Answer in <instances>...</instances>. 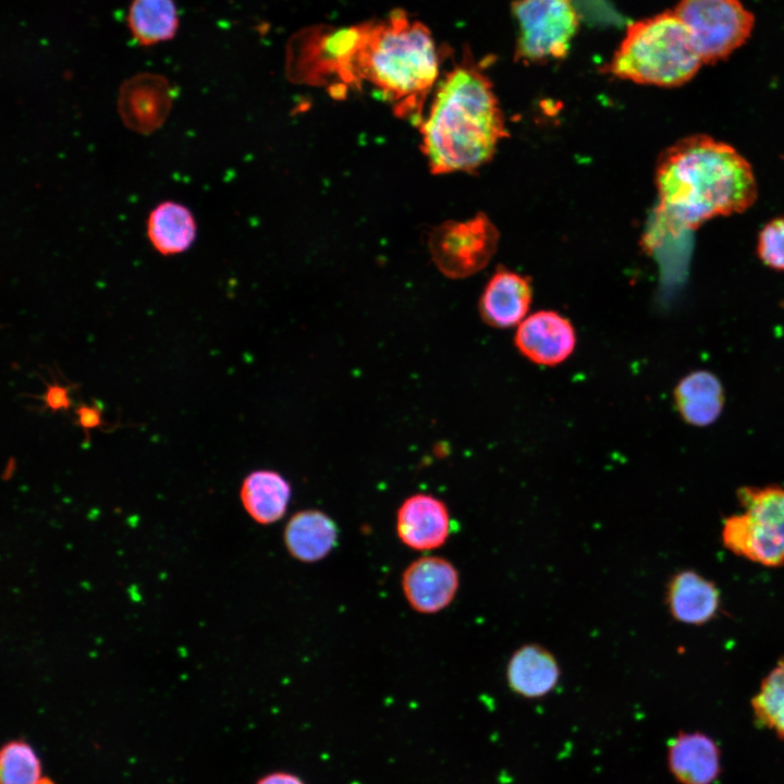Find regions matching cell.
<instances>
[{
  "label": "cell",
  "mask_w": 784,
  "mask_h": 784,
  "mask_svg": "<svg viewBox=\"0 0 784 784\" xmlns=\"http://www.w3.org/2000/svg\"><path fill=\"white\" fill-rule=\"evenodd\" d=\"M658 216L673 229L694 230L740 213L757 199L750 163L731 145L695 134L666 148L656 167Z\"/></svg>",
  "instance_id": "cell-1"
},
{
  "label": "cell",
  "mask_w": 784,
  "mask_h": 784,
  "mask_svg": "<svg viewBox=\"0 0 784 784\" xmlns=\"http://www.w3.org/2000/svg\"><path fill=\"white\" fill-rule=\"evenodd\" d=\"M421 134L436 174L471 171L490 161L506 128L488 76L469 62L450 71L437 88Z\"/></svg>",
  "instance_id": "cell-2"
},
{
  "label": "cell",
  "mask_w": 784,
  "mask_h": 784,
  "mask_svg": "<svg viewBox=\"0 0 784 784\" xmlns=\"http://www.w3.org/2000/svg\"><path fill=\"white\" fill-rule=\"evenodd\" d=\"M356 71L359 83L369 82L397 113L419 122L425 98L439 75L432 34L403 10L364 23Z\"/></svg>",
  "instance_id": "cell-3"
},
{
  "label": "cell",
  "mask_w": 784,
  "mask_h": 784,
  "mask_svg": "<svg viewBox=\"0 0 784 784\" xmlns=\"http://www.w3.org/2000/svg\"><path fill=\"white\" fill-rule=\"evenodd\" d=\"M703 64L689 30L674 11L628 25L605 71L638 84L676 87Z\"/></svg>",
  "instance_id": "cell-4"
},
{
  "label": "cell",
  "mask_w": 784,
  "mask_h": 784,
  "mask_svg": "<svg viewBox=\"0 0 784 784\" xmlns=\"http://www.w3.org/2000/svg\"><path fill=\"white\" fill-rule=\"evenodd\" d=\"M737 498L743 512L724 520V547L763 566L784 565V488L743 487Z\"/></svg>",
  "instance_id": "cell-5"
},
{
  "label": "cell",
  "mask_w": 784,
  "mask_h": 784,
  "mask_svg": "<svg viewBox=\"0 0 784 784\" xmlns=\"http://www.w3.org/2000/svg\"><path fill=\"white\" fill-rule=\"evenodd\" d=\"M363 24L350 27L319 26L298 34L290 44L287 69L296 82L346 90L359 84L356 60Z\"/></svg>",
  "instance_id": "cell-6"
},
{
  "label": "cell",
  "mask_w": 784,
  "mask_h": 784,
  "mask_svg": "<svg viewBox=\"0 0 784 784\" xmlns=\"http://www.w3.org/2000/svg\"><path fill=\"white\" fill-rule=\"evenodd\" d=\"M518 23L515 59L542 63L564 59L579 27L573 0H515Z\"/></svg>",
  "instance_id": "cell-7"
},
{
  "label": "cell",
  "mask_w": 784,
  "mask_h": 784,
  "mask_svg": "<svg viewBox=\"0 0 784 784\" xmlns=\"http://www.w3.org/2000/svg\"><path fill=\"white\" fill-rule=\"evenodd\" d=\"M673 11L689 30L703 64L727 59L755 25L754 14L740 0H679Z\"/></svg>",
  "instance_id": "cell-8"
},
{
  "label": "cell",
  "mask_w": 784,
  "mask_h": 784,
  "mask_svg": "<svg viewBox=\"0 0 784 784\" xmlns=\"http://www.w3.org/2000/svg\"><path fill=\"white\" fill-rule=\"evenodd\" d=\"M499 241L495 225L483 213L464 222H448L430 241L434 262L448 277L462 279L482 270L494 255Z\"/></svg>",
  "instance_id": "cell-9"
},
{
  "label": "cell",
  "mask_w": 784,
  "mask_h": 784,
  "mask_svg": "<svg viewBox=\"0 0 784 784\" xmlns=\"http://www.w3.org/2000/svg\"><path fill=\"white\" fill-rule=\"evenodd\" d=\"M402 590L409 607L422 614H434L448 608L460 587V573L448 559L424 555L403 571Z\"/></svg>",
  "instance_id": "cell-10"
},
{
  "label": "cell",
  "mask_w": 784,
  "mask_h": 784,
  "mask_svg": "<svg viewBox=\"0 0 784 784\" xmlns=\"http://www.w3.org/2000/svg\"><path fill=\"white\" fill-rule=\"evenodd\" d=\"M173 96V88L166 77L155 73H138L120 87L118 112L127 128L139 134H150L164 123Z\"/></svg>",
  "instance_id": "cell-11"
},
{
  "label": "cell",
  "mask_w": 784,
  "mask_h": 784,
  "mask_svg": "<svg viewBox=\"0 0 784 784\" xmlns=\"http://www.w3.org/2000/svg\"><path fill=\"white\" fill-rule=\"evenodd\" d=\"M518 352L541 366H555L574 352L576 332L572 322L553 310H540L526 317L514 336Z\"/></svg>",
  "instance_id": "cell-12"
},
{
  "label": "cell",
  "mask_w": 784,
  "mask_h": 784,
  "mask_svg": "<svg viewBox=\"0 0 784 784\" xmlns=\"http://www.w3.org/2000/svg\"><path fill=\"white\" fill-rule=\"evenodd\" d=\"M395 530L401 542L407 548L431 551L448 541L452 531V519L441 499L429 493H415L399 506Z\"/></svg>",
  "instance_id": "cell-13"
},
{
  "label": "cell",
  "mask_w": 784,
  "mask_h": 784,
  "mask_svg": "<svg viewBox=\"0 0 784 784\" xmlns=\"http://www.w3.org/2000/svg\"><path fill=\"white\" fill-rule=\"evenodd\" d=\"M531 301L530 280L518 272L501 268L492 274L481 293L479 314L488 326L511 328L525 319Z\"/></svg>",
  "instance_id": "cell-14"
},
{
  "label": "cell",
  "mask_w": 784,
  "mask_h": 784,
  "mask_svg": "<svg viewBox=\"0 0 784 784\" xmlns=\"http://www.w3.org/2000/svg\"><path fill=\"white\" fill-rule=\"evenodd\" d=\"M667 767L679 784H712L721 773V751L709 735L681 731L669 743Z\"/></svg>",
  "instance_id": "cell-15"
},
{
  "label": "cell",
  "mask_w": 784,
  "mask_h": 784,
  "mask_svg": "<svg viewBox=\"0 0 784 784\" xmlns=\"http://www.w3.org/2000/svg\"><path fill=\"white\" fill-rule=\"evenodd\" d=\"M505 676L514 694L535 699L547 696L556 687L561 667L549 649L539 644H525L510 657Z\"/></svg>",
  "instance_id": "cell-16"
},
{
  "label": "cell",
  "mask_w": 784,
  "mask_h": 784,
  "mask_svg": "<svg viewBox=\"0 0 784 784\" xmlns=\"http://www.w3.org/2000/svg\"><path fill=\"white\" fill-rule=\"evenodd\" d=\"M666 604L673 618L689 625L711 621L720 609V591L713 581L685 569L672 576L666 588Z\"/></svg>",
  "instance_id": "cell-17"
},
{
  "label": "cell",
  "mask_w": 784,
  "mask_h": 784,
  "mask_svg": "<svg viewBox=\"0 0 784 784\" xmlns=\"http://www.w3.org/2000/svg\"><path fill=\"white\" fill-rule=\"evenodd\" d=\"M339 540L336 523L324 512L309 509L294 513L283 529V542L291 556L315 563L335 548Z\"/></svg>",
  "instance_id": "cell-18"
},
{
  "label": "cell",
  "mask_w": 784,
  "mask_h": 784,
  "mask_svg": "<svg viewBox=\"0 0 784 784\" xmlns=\"http://www.w3.org/2000/svg\"><path fill=\"white\" fill-rule=\"evenodd\" d=\"M291 495L290 482L280 473L271 469L249 473L240 490L244 510L260 525L280 520L286 513Z\"/></svg>",
  "instance_id": "cell-19"
},
{
  "label": "cell",
  "mask_w": 784,
  "mask_h": 784,
  "mask_svg": "<svg viewBox=\"0 0 784 784\" xmlns=\"http://www.w3.org/2000/svg\"><path fill=\"white\" fill-rule=\"evenodd\" d=\"M674 400L681 417L691 426L705 427L722 413L724 391L712 372L698 370L685 376L674 389Z\"/></svg>",
  "instance_id": "cell-20"
},
{
  "label": "cell",
  "mask_w": 784,
  "mask_h": 784,
  "mask_svg": "<svg viewBox=\"0 0 784 784\" xmlns=\"http://www.w3.org/2000/svg\"><path fill=\"white\" fill-rule=\"evenodd\" d=\"M196 236V222L191 210L182 204L167 200L158 204L147 219V237L163 256L185 252Z\"/></svg>",
  "instance_id": "cell-21"
},
{
  "label": "cell",
  "mask_w": 784,
  "mask_h": 784,
  "mask_svg": "<svg viewBox=\"0 0 784 784\" xmlns=\"http://www.w3.org/2000/svg\"><path fill=\"white\" fill-rule=\"evenodd\" d=\"M127 23L133 37L143 46L173 38L179 27L173 0H133Z\"/></svg>",
  "instance_id": "cell-22"
},
{
  "label": "cell",
  "mask_w": 784,
  "mask_h": 784,
  "mask_svg": "<svg viewBox=\"0 0 784 784\" xmlns=\"http://www.w3.org/2000/svg\"><path fill=\"white\" fill-rule=\"evenodd\" d=\"M756 722L784 740V657L767 674L751 699Z\"/></svg>",
  "instance_id": "cell-23"
},
{
  "label": "cell",
  "mask_w": 784,
  "mask_h": 784,
  "mask_svg": "<svg viewBox=\"0 0 784 784\" xmlns=\"http://www.w3.org/2000/svg\"><path fill=\"white\" fill-rule=\"evenodd\" d=\"M35 749L25 740L5 743L0 752V784H37L42 777Z\"/></svg>",
  "instance_id": "cell-24"
},
{
  "label": "cell",
  "mask_w": 784,
  "mask_h": 784,
  "mask_svg": "<svg viewBox=\"0 0 784 784\" xmlns=\"http://www.w3.org/2000/svg\"><path fill=\"white\" fill-rule=\"evenodd\" d=\"M757 255L770 269L784 271V216L772 219L761 229Z\"/></svg>",
  "instance_id": "cell-25"
},
{
  "label": "cell",
  "mask_w": 784,
  "mask_h": 784,
  "mask_svg": "<svg viewBox=\"0 0 784 784\" xmlns=\"http://www.w3.org/2000/svg\"><path fill=\"white\" fill-rule=\"evenodd\" d=\"M69 391L68 387L58 383L49 384L44 395L45 406L52 411L68 409L71 405Z\"/></svg>",
  "instance_id": "cell-26"
},
{
  "label": "cell",
  "mask_w": 784,
  "mask_h": 784,
  "mask_svg": "<svg viewBox=\"0 0 784 784\" xmlns=\"http://www.w3.org/2000/svg\"><path fill=\"white\" fill-rule=\"evenodd\" d=\"M77 421L79 427L87 433L89 429L98 427L102 424L101 411L96 406L81 405L76 408Z\"/></svg>",
  "instance_id": "cell-27"
},
{
  "label": "cell",
  "mask_w": 784,
  "mask_h": 784,
  "mask_svg": "<svg viewBox=\"0 0 784 784\" xmlns=\"http://www.w3.org/2000/svg\"><path fill=\"white\" fill-rule=\"evenodd\" d=\"M256 784H304V782L294 774L274 772L262 776Z\"/></svg>",
  "instance_id": "cell-28"
},
{
  "label": "cell",
  "mask_w": 784,
  "mask_h": 784,
  "mask_svg": "<svg viewBox=\"0 0 784 784\" xmlns=\"http://www.w3.org/2000/svg\"><path fill=\"white\" fill-rule=\"evenodd\" d=\"M37 784H54V783L50 777L42 776Z\"/></svg>",
  "instance_id": "cell-29"
}]
</instances>
